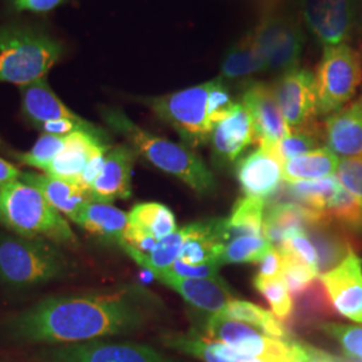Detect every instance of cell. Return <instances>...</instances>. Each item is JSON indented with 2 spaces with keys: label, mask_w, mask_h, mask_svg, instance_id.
Listing matches in <instances>:
<instances>
[{
  "label": "cell",
  "mask_w": 362,
  "mask_h": 362,
  "mask_svg": "<svg viewBox=\"0 0 362 362\" xmlns=\"http://www.w3.org/2000/svg\"><path fill=\"white\" fill-rule=\"evenodd\" d=\"M158 302L140 285L54 296L7 317L0 327L3 336L16 344H81L140 330Z\"/></svg>",
  "instance_id": "obj_1"
},
{
  "label": "cell",
  "mask_w": 362,
  "mask_h": 362,
  "mask_svg": "<svg viewBox=\"0 0 362 362\" xmlns=\"http://www.w3.org/2000/svg\"><path fill=\"white\" fill-rule=\"evenodd\" d=\"M101 117L110 129L122 136L137 155L143 156L153 167L182 181L197 194L214 192L216 182L212 172L191 148L144 129L122 109L105 106L101 109Z\"/></svg>",
  "instance_id": "obj_2"
},
{
  "label": "cell",
  "mask_w": 362,
  "mask_h": 362,
  "mask_svg": "<svg viewBox=\"0 0 362 362\" xmlns=\"http://www.w3.org/2000/svg\"><path fill=\"white\" fill-rule=\"evenodd\" d=\"M73 270L74 263L61 245L43 238L0 233V284L27 288L64 279Z\"/></svg>",
  "instance_id": "obj_3"
},
{
  "label": "cell",
  "mask_w": 362,
  "mask_h": 362,
  "mask_svg": "<svg viewBox=\"0 0 362 362\" xmlns=\"http://www.w3.org/2000/svg\"><path fill=\"white\" fill-rule=\"evenodd\" d=\"M0 223L21 236L43 238L61 246L78 243L77 235L65 216L25 181L0 187Z\"/></svg>",
  "instance_id": "obj_4"
},
{
  "label": "cell",
  "mask_w": 362,
  "mask_h": 362,
  "mask_svg": "<svg viewBox=\"0 0 362 362\" xmlns=\"http://www.w3.org/2000/svg\"><path fill=\"white\" fill-rule=\"evenodd\" d=\"M64 46L42 28L26 25L0 26V83L25 86L52 70Z\"/></svg>",
  "instance_id": "obj_5"
},
{
  "label": "cell",
  "mask_w": 362,
  "mask_h": 362,
  "mask_svg": "<svg viewBox=\"0 0 362 362\" xmlns=\"http://www.w3.org/2000/svg\"><path fill=\"white\" fill-rule=\"evenodd\" d=\"M214 79L184 90L140 98L161 121L177 132L184 145L197 148L211 140L214 127L208 119V97Z\"/></svg>",
  "instance_id": "obj_6"
},
{
  "label": "cell",
  "mask_w": 362,
  "mask_h": 362,
  "mask_svg": "<svg viewBox=\"0 0 362 362\" xmlns=\"http://www.w3.org/2000/svg\"><path fill=\"white\" fill-rule=\"evenodd\" d=\"M362 82L358 52L348 43L326 46L314 74L317 116L329 117L349 104Z\"/></svg>",
  "instance_id": "obj_7"
},
{
  "label": "cell",
  "mask_w": 362,
  "mask_h": 362,
  "mask_svg": "<svg viewBox=\"0 0 362 362\" xmlns=\"http://www.w3.org/2000/svg\"><path fill=\"white\" fill-rule=\"evenodd\" d=\"M207 338L219 341L251 357L294 360L291 339L272 338L251 325L235 321L221 313L212 314L206 324Z\"/></svg>",
  "instance_id": "obj_8"
},
{
  "label": "cell",
  "mask_w": 362,
  "mask_h": 362,
  "mask_svg": "<svg viewBox=\"0 0 362 362\" xmlns=\"http://www.w3.org/2000/svg\"><path fill=\"white\" fill-rule=\"evenodd\" d=\"M267 71L284 74L297 69L300 61L305 34L296 21L286 16H269L252 31Z\"/></svg>",
  "instance_id": "obj_9"
},
{
  "label": "cell",
  "mask_w": 362,
  "mask_h": 362,
  "mask_svg": "<svg viewBox=\"0 0 362 362\" xmlns=\"http://www.w3.org/2000/svg\"><path fill=\"white\" fill-rule=\"evenodd\" d=\"M362 0H302L305 23L320 43H346L358 22Z\"/></svg>",
  "instance_id": "obj_10"
},
{
  "label": "cell",
  "mask_w": 362,
  "mask_h": 362,
  "mask_svg": "<svg viewBox=\"0 0 362 362\" xmlns=\"http://www.w3.org/2000/svg\"><path fill=\"white\" fill-rule=\"evenodd\" d=\"M45 362H173L160 351L133 342L89 341L47 350Z\"/></svg>",
  "instance_id": "obj_11"
},
{
  "label": "cell",
  "mask_w": 362,
  "mask_h": 362,
  "mask_svg": "<svg viewBox=\"0 0 362 362\" xmlns=\"http://www.w3.org/2000/svg\"><path fill=\"white\" fill-rule=\"evenodd\" d=\"M276 103L291 132L311 127L317 116L314 74L306 69H293L276 79L272 86Z\"/></svg>",
  "instance_id": "obj_12"
},
{
  "label": "cell",
  "mask_w": 362,
  "mask_h": 362,
  "mask_svg": "<svg viewBox=\"0 0 362 362\" xmlns=\"http://www.w3.org/2000/svg\"><path fill=\"white\" fill-rule=\"evenodd\" d=\"M332 306L351 322L362 325V259L354 251L334 269L320 275Z\"/></svg>",
  "instance_id": "obj_13"
},
{
  "label": "cell",
  "mask_w": 362,
  "mask_h": 362,
  "mask_svg": "<svg viewBox=\"0 0 362 362\" xmlns=\"http://www.w3.org/2000/svg\"><path fill=\"white\" fill-rule=\"evenodd\" d=\"M177 230L176 218L165 204L148 202L136 204L128 214V227L121 248L130 247L149 254L158 240Z\"/></svg>",
  "instance_id": "obj_14"
},
{
  "label": "cell",
  "mask_w": 362,
  "mask_h": 362,
  "mask_svg": "<svg viewBox=\"0 0 362 362\" xmlns=\"http://www.w3.org/2000/svg\"><path fill=\"white\" fill-rule=\"evenodd\" d=\"M242 104L251 115L257 141L262 148L272 149L291 133L272 86L262 82L247 85Z\"/></svg>",
  "instance_id": "obj_15"
},
{
  "label": "cell",
  "mask_w": 362,
  "mask_h": 362,
  "mask_svg": "<svg viewBox=\"0 0 362 362\" xmlns=\"http://www.w3.org/2000/svg\"><path fill=\"white\" fill-rule=\"evenodd\" d=\"M137 152L129 144L112 146L105 157L104 168L89 189L91 202L112 204L132 196V173Z\"/></svg>",
  "instance_id": "obj_16"
},
{
  "label": "cell",
  "mask_w": 362,
  "mask_h": 362,
  "mask_svg": "<svg viewBox=\"0 0 362 362\" xmlns=\"http://www.w3.org/2000/svg\"><path fill=\"white\" fill-rule=\"evenodd\" d=\"M109 141V136L104 129L98 132L76 130L67 134L64 151L54 158L45 173L77 184L93 155L112 148Z\"/></svg>",
  "instance_id": "obj_17"
},
{
  "label": "cell",
  "mask_w": 362,
  "mask_h": 362,
  "mask_svg": "<svg viewBox=\"0 0 362 362\" xmlns=\"http://www.w3.org/2000/svg\"><path fill=\"white\" fill-rule=\"evenodd\" d=\"M209 141L221 164H231L257 141L254 122L245 105L238 103L228 116L215 124Z\"/></svg>",
  "instance_id": "obj_18"
},
{
  "label": "cell",
  "mask_w": 362,
  "mask_h": 362,
  "mask_svg": "<svg viewBox=\"0 0 362 362\" xmlns=\"http://www.w3.org/2000/svg\"><path fill=\"white\" fill-rule=\"evenodd\" d=\"M155 278L179 293L194 309L211 315L221 313L235 299L233 290L220 276L212 279H188L165 272Z\"/></svg>",
  "instance_id": "obj_19"
},
{
  "label": "cell",
  "mask_w": 362,
  "mask_h": 362,
  "mask_svg": "<svg viewBox=\"0 0 362 362\" xmlns=\"http://www.w3.org/2000/svg\"><path fill=\"white\" fill-rule=\"evenodd\" d=\"M236 179L246 196L269 197L278 191L284 179L282 163L272 152L259 146L238 163Z\"/></svg>",
  "instance_id": "obj_20"
},
{
  "label": "cell",
  "mask_w": 362,
  "mask_h": 362,
  "mask_svg": "<svg viewBox=\"0 0 362 362\" xmlns=\"http://www.w3.org/2000/svg\"><path fill=\"white\" fill-rule=\"evenodd\" d=\"M325 141L339 158H362V98L326 118Z\"/></svg>",
  "instance_id": "obj_21"
},
{
  "label": "cell",
  "mask_w": 362,
  "mask_h": 362,
  "mask_svg": "<svg viewBox=\"0 0 362 362\" xmlns=\"http://www.w3.org/2000/svg\"><path fill=\"white\" fill-rule=\"evenodd\" d=\"M19 90L22 116L31 127L38 130L45 122L52 119H85L78 116L76 112H73L67 105L61 101V98L50 88L46 77L27 83L25 86H21Z\"/></svg>",
  "instance_id": "obj_22"
},
{
  "label": "cell",
  "mask_w": 362,
  "mask_h": 362,
  "mask_svg": "<svg viewBox=\"0 0 362 362\" xmlns=\"http://www.w3.org/2000/svg\"><path fill=\"white\" fill-rule=\"evenodd\" d=\"M21 180L35 187L52 207L74 223L82 209L91 202L89 192L76 182L57 179L46 173L22 172Z\"/></svg>",
  "instance_id": "obj_23"
},
{
  "label": "cell",
  "mask_w": 362,
  "mask_h": 362,
  "mask_svg": "<svg viewBox=\"0 0 362 362\" xmlns=\"http://www.w3.org/2000/svg\"><path fill=\"white\" fill-rule=\"evenodd\" d=\"M163 341L170 349L192 356L203 362H296L293 360L259 358L246 356L223 342L214 341L207 337L199 336L194 333L169 334L164 337Z\"/></svg>",
  "instance_id": "obj_24"
},
{
  "label": "cell",
  "mask_w": 362,
  "mask_h": 362,
  "mask_svg": "<svg viewBox=\"0 0 362 362\" xmlns=\"http://www.w3.org/2000/svg\"><path fill=\"white\" fill-rule=\"evenodd\" d=\"M321 219H324L322 215L298 203H278L264 212L263 233L272 247L278 248L286 238L299 231H306L310 223Z\"/></svg>",
  "instance_id": "obj_25"
},
{
  "label": "cell",
  "mask_w": 362,
  "mask_h": 362,
  "mask_svg": "<svg viewBox=\"0 0 362 362\" xmlns=\"http://www.w3.org/2000/svg\"><path fill=\"white\" fill-rule=\"evenodd\" d=\"M76 224L105 243L122 246L128 214L107 203L90 202L79 214Z\"/></svg>",
  "instance_id": "obj_26"
},
{
  "label": "cell",
  "mask_w": 362,
  "mask_h": 362,
  "mask_svg": "<svg viewBox=\"0 0 362 362\" xmlns=\"http://www.w3.org/2000/svg\"><path fill=\"white\" fill-rule=\"evenodd\" d=\"M339 157L327 146L290 158L282 164V177L286 182L320 180L336 175Z\"/></svg>",
  "instance_id": "obj_27"
},
{
  "label": "cell",
  "mask_w": 362,
  "mask_h": 362,
  "mask_svg": "<svg viewBox=\"0 0 362 362\" xmlns=\"http://www.w3.org/2000/svg\"><path fill=\"white\" fill-rule=\"evenodd\" d=\"M334 227V223L326 219L313 221L306 227V233L318 255L320 275L334 269L351 251L346 239L337 233Z\"/></svg>",
  "instance_id": "obj_28"
},
{
  "label": "cell",
  "mask_w": 362,
  "mask_h": 362,
  "mask_svg": "<svg viewBox=\"0 0 362 362\" xmlns=\"http://www.w3.org/2000/svg\"><path fill=\"white\" fill-rule=\"evenodd\" d=\"M262 71H267V66L259 52L252 33H250L226 52L221 61L219 77L233 81Z\"/></svg>",
  "instance_id": "obj_29"
},
{
  "label": "cell",
  "mask_w": 362,
  "mask_h": 362,
  "mask_svg": "<svg viewBox=\"0 0 362 362\" xmlns=\"http://www.w3.org/2000/svg\"><path fill=\"white\" fill-rule=\"evenodd\" d=\"M341 187L338 177L333 175L320 180L287 182L286 189L288 196L297 200L298 204L324 216L325 209Z\"/></svg>",
  "instance_id": "obj_30"
},
{
  "label": "cell",
  "mask_w": 362,
  "mask_h": 362,
  "mask_svg": "<svg viewBox=\"0 0 362 362\" xmlns=\"http://www.w3.org/2000/svg\"><path fill=\"white\" fill-rule=\"evenodd\" d=\"M221 314L231 320H235V321L251 325L255 329H258L264 334L272 337V338L288 339L287 332H286L284 325L281 324V321L276 320L272 313L259 308L251 302L233 299L227 305V308L221 311Z\"/></svg>",
  "instance_id": "obj_31"
},
{
  "label": "cell",
  "mask_w": 362,
  "mask_h": 362,
  "mask_svg": "<svg viewBox=\"0 0 362 362\" xmlns=\"http://www.w3.org/2000/svg\"><path fill=\"white\" fill-rule=\"evenodd\" d=\"M264 204L266 203L263 199L252 196L242 197L235 203L231 216L227 219L231 239L243 235L263 236L262 233L266 212Z\"/></svg>",
  "instance_id": "obj_32"
},
{
  "label": "cell",
  "mask_w": 362,
  "mask_h": 362,
  "mask_svg": "<svg viewBox=\"0 0 362 362\" xmlns=\"http://www.w3.org/2000/svg\"><path fill=\"white\" fill-rule=\"evenodd\" d=\"M272 248V243L264 236H235L224 247L223 255L219 260L220 264L259 263Z\"/></svg>",
  "instance_id": "obj_33"
},
{
  "label": "cell",
  "mask_w": 362,
  "mask_h": 362,
  "mask_svg": "<svg viewBox=\"0 0 362 362\" xmlns=\"http://www.w3.org/2000/svg\"><path fill=\"white\" fill-rule=\"evenodd\" d=\"M324 218L351 233H362V206L344 187L339 188L327 204Z\"/></svg>",
  "instance_id": "obj_34"
},
{
  "label": "cell",
  "mask_w": 362,
  "mask_h": 362,
  "mask_svg": "<svg viewBox=\"0 0 362 362\" xmlns=\"http://www.w3.org/2000/svg\"><path fill=\"white\" fill-rule=\"evenodd\" d=\"M327 293L320 278H317L305 291L296 296L294 302V322L305 324L310 322L318 317H325L330 314V308L327 303Z\"/></svg>",
  "instance_id": "obj_35"
},
{
  "label": "cell",
  "mask_w": 362,
  "mask_h": 362,
  "mask_svg": "<svg viewBox=\"0 0 362 362\" xmlns=\"http://www.w3.org/2000/svg\"><path fill=\"white\" fill-rule=\"evenodd\" d=\"M66 137L67 136L42 133L37 143L34 144V146L30 151L23 153H16L15 157L23 165L46 172V169L49 168L54 158L64 151Z\"/></svg>",
  "instance_id": "obj_36"
},
{
  "label": "cell",
  "mask_w": 362,
  "mask_h": 362,
  "mask_svg": "<svg viewBox=\"0 0 362 362\" xmlns=\"http://www.w3.org/2000/svg\"><path fill=\"white\" fill-rule=\"evenodd\" d=\"M254 287L267 299L272 306V313L279 321L287 322L290 320L294 309V302L290 297V293L282 276L272 279H262L255 276Z\"/></svg>",
  "instance_id": "obj_37"
},
{
  "label": "cell",
  "mask_w": 362,
  "mask_h": 362,
  "mask_svg": "<svg viewBox=\"0 0 362 362\" xmlns=\"http://www.w3.org/2000/svg\"><path fill=\"white\" fill-rule=\"evenodd\" d=\"M318 148H321V140L317 136V133L309 127L305 129L291 132L282 141H279L275 146H272V149L267 151L272 152L284 164L290 158L309 153Z\"/></svg>",
  "instance_id": "obj_38"
},
{
  "label": "cell",
  "mask_w": 362,
  "mask_h": 362,
  "mask_svg": "<svg viewBox=\"0 0 362 362\" xmlns=\"http://www.w3.org/2000/svg\"><path fill=\"white\" fill-rule=\"evenodd\" d=\"M318 327L325 334L336 339L344 353L356 361H362V325L321 322Z\"/></svg>",
  "instance_id": "obj_39"
},
{
  "label": "cell",
  "mask_w": 362,
  "mask_h": 362,
  "mask_svg": "<svg viewBox=\"0 0 362 362\" xmlns=\"http://www.w3.org/2000/svg\"><path fill=\"white\" fill-rule=\"evenodd\" d=\"M284 269H282V278L285 281L288 293L293 296H298L305 291L309 286L320 278V274L310 266L299 262L298 259L291 257H284Z\"/></svg>",
  "instance_id": "obj_40"
},
{
  "label": "cell",
  "mask_w": 362,
  "mask_h": 362,
  "mask_svg": "<svg viewBox=\"0 0 362 362\" xmlns=\"http://www.w3.org/2000/svg\"><path fill=\"white\" fill-rule=\"evenodd\" d=\"M276 250L281 252V255L298 259L299 262L310 266L318 272V255L306 231H299L290 235Z\"/></svg>",
  "instance_id": "obj_41"
},
{
  "label": "cell",
  "mask_w": 362,
  "mask_h": 362,
  "mask_svg": "<svg viewBox=\"0 0 362 362\" xmlns=\"http://www.w3.org/2000/svg\"><path fill=\"white\" fill-rule=\"evenodd\" d=\"M238 103H235L224 79L221 77L214 79V85L208 97V119L212 127L223 118L228 116Z\"/></svg>",
  "instance_id": "obj_42"
},
{
  "label": "cell",
  "mask_w": 362,
  "mask_h": 362,
  "mask_svg": "<svg viewBox=\"0 0 362 362\" xmlns=\"http://www.w3.org/2000/svg\"><path fill=\"white\" fill-rule=\"evenodd\" d=\"M336 176L362 206V158H341Z\"/></svg>",
  "instance_id": "obj_43"
},
{
  "label": "cell",
  "mask_w": 362,
  "mask_h": 362,
  "mask_svg": "<svg viewBox=\"0 0 362 362\" xmlns=\"http://www.w3.org/2000/svg\"><path fill=\"white\" fill-rule=\"evenodd\" d=\"M220 263H206V264H188L177 259L168 272L180 278L188 279H212L219 275Z\"/></svg>",
  "instance_id": "obj_44"
},
{
  "label": "cell",
  "mask_w": 362,
  "mask_h": 362,
  "mask_svg": "<svg viewBox=\"0 0 362 362\" xmlns=\"http://www.w3.org/2000/svg\"><path fill=\"white\" fill-rule=\"evenodd\" d=\"M291 350L296 362H338L336 357L309 344L291 341Z\"/></svg>",
  "instance_id": "obj_45"
},
{
  "label": "cell",
  "mask_w": 362,
  "mask_h": 362,
  "mask_svg": "<svg viewBox=\"0 0 362 362\" xmlns=\"http://www.w3.org/2000/svg\"><path fill=\"white\" fill-rule=\"evenodd\" d=\"M66 0H8L10 7L16 13H50L64 4Z\"/></svg>",
  "instance_id": "obj_46"
},
{
  "label": "cell",
  "mask_w": 362,
  "mask_h": 362,
  "mask_svg": "<svg viewBox=\"0 0 362 362\" xmlns=\"http://www.w3.org/2000/svg\"><path fill=\"white\" fill-rule=\"evenodd\" d=\"M282 269H284V258L281 252L272 247V250L267 252V255L259 262L258 272L255 276L262 279L278 278V276H282Z\"/></svg>",
  "instance_id": "obj_47"
},
{
  "label": "cell",
  "mask_w": 362,
  "mask_h": 362,
  "mask_svg": "<svg viewBox=\"0 0 362 362\" xmlns=\"http://www.w3.org/2000/svg\"><path fill=\"white\" fill-rule=\"evenodd\" d=\"M107 152L109 151H100V152L94 153L89 160L88 165L83 169V172L81 173L77 184L79 187H82L85 191L89 192L93 182L97 180V177L100 176L101 170L104 168L105 157H106Z\"/></svg>",
  "instance_id": "obj_48"
},
{
  "label": "cell",
  "mask_w": 362,
  "mask_h": 362,
  "mask_svg": "<svg viewBox=\"0 0 362 362\" xmlns=\"http://www.w3.org/2000/svg\"><path fill=\"white\" fill-rule=\"evenodd\" d=\"M22 172L10 161L0 157V187L13 181L21 180Z\"/></svg>",
  "instance_id": "obj_49"
}]
</instances>
